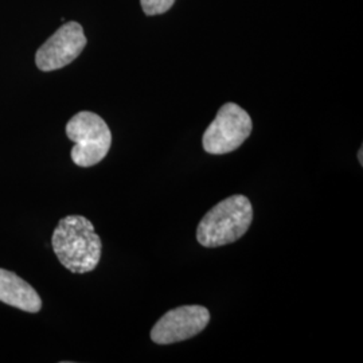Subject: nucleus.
<instances>
[{
	"mask_svg": "<svg viewBox=\"0 0 363 363\" xmlns=\"http://www.w3.org/2000/svg\"><path fill=\"white\" fill-rule=\"evenodd\" d=\"M210 322V312L202 306H182L166 312L151 330L156 345H172L201 334Z\"/></svg>",
	"mask_w": 363,
	"mask_h": 363,
	"instance_id": "obj_5",
	"label": "nucleus"
},
{
	"mask_svg": "<svg viewBox=\"0 0 363 363\" xmlns=\"http://www.w3.org/2000/svg\"><path fill=\"white\" fill-rule=\"evenodd\" d=\"M175 0H140L144 13L148 16L167 13Z\"/></svg>",
	"mask_w": 363,
	"mask_h": 363,
	"instance_id": "obj_8",
	"label": "nucleus"
},
{
	"mask_svg": "<svg viewBox=\"0 0 363 363\" xmlns=\"http://www.w3.org/2000/svg\"><path fill=\"white\" fill-rule=\"evenodd\" d=\"M0 301L22 311H40L42 300L37 291L18 274L0 268Z\"/></svg>",
	"mask_w": 363,
	"mask_h": 363,
	"instance_id": "obj_7",
	"label": "nucleus"
},
{
	"mask_svg": "<svg viewBox=\"0 0 363 363\" xmlns=\"http://www.w3.org/2000/svg\"><path fill=\"white\" fill-rule=\"evenodd\" d=\"M66 135L74 143L72 160L79 167L100 163L111 150L112 133L108 124L89 111H82L69 120Z\"/></svg>",
	"mask_w": 363,
	"mask_h": 363,
	"instance_id": "obj_3",
	"label": "nucleus"
},
{
	"mask_svg": "<svg viewBox=\"0 0 363 363\" xmlns=\"http://www.w3.org/2000/svg\"><path fill=\"white\" fill-rule=\"evenodd\" d=\"M252 130L253 123L247 111L240 105L226 103L203 133V150L211 155L230 154L245 143Z\"/></svg>",
	"mask_w": 363,
	"mask_h": 363,
	"instance_id": "obj_4",
	"label": "nucleus"
},
{
	"mask_svg": "<svg viewBox=\"0 0 363 363\" xmlns=\"http://www.w3.org/2000/svg\"><path fill=\"white\" fill-rule=\"evenodd\" d=\"M253 208L245 195H232L208 210L196 228V240L205 247L233 244L247 233Z\"/></svg>",
	"mask_w": 363,
	"mask_h": 363,
	"instance_id": "obj_2",
	"label": "nucleus"
},
{
	"mask_svg": "<svg viewBox=\"0 0 363 363\" xmlns=\"http://www.w3.org/2000/svg\"><path fill=\"white\" fill-rule=\"evenodd\" d=\"M86 43L82 26L77 22H67L39 48L35 64L42 72L62 69L78 58Z\"/></svg>",
	"mask_w": 363,
	"mask_h": 363,
	"instance_id": "obj_6",
	"label": "nucleus"
},
{
	"mask_svg": "<svg viewBox=\"0 0 363 363\" xmlns=\"http://www.w3.org/2000/svg\"><path fill=\"white\" fill-rule=\"evenodd\" d=\"M363 150L361 148L359 150V152H358V157H359V163H361V166H363Z\"/></svg>",
	"mask_w": 363,
	"mask_h": 363,
	"instance_id": "obj_9",
	"label": "nucleus"
},
{
	"mask_svg": "<svg viewBox=\"0 0 363 363\" xmlns=\"http://www.w3.org/2000/svg\"><path fill=\"white\" fill-rule=\"evenodd\" d=\"M52 245L60 262L70 272H91L101 259V238L91 220L82 216H67L60 220Z\"/></svg>",
	"mask_w": 363,
	"mask_h": 363,
	"instance_id": "obj_1",
	"label": "nucleus"
}]
</instances>
